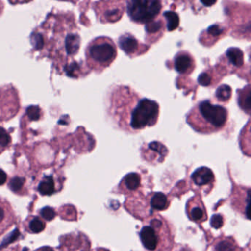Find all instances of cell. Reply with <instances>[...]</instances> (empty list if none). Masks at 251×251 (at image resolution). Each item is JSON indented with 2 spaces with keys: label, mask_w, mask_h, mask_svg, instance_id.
<instances>
[{
  "label": "cell",
  "mask_w": 251,
  "mask_h": 251,
  "mask_svg": "<svg viewBox=\"0 0 251 251\" xmlns=\"http://www.w3.org/2000/svg\"><path fill=\"white\" fill-rule=\"evenodd\" d=\"M15 221L11 205L5 200L0 199V234L9 228Z\"/></svg>",
  "instance_id": "obj_11"
},
{
  "label": "cell",
  "mask_w": 251,
  "mask_h": 251,
  "mask_svg": "<svg viewBox=\"0 0 251 251\" xmlns=\"http://www.w3.org/2000/svg\"><path fill=\"white\" fill-rule=\"evenodd\" d=\"M186 213L192 221L201 224L208 219L206 209L201 196L193 197L186 203Z\"/></svg>",
  "instance_id": "obj_8"
},
{
  "label": "cell",
  "mask_w": 251,
  "mask_h": 251,
  "mask_svg": "<svg viewBox=\"0 0 251 251\" xmlns=\"http://www.w3.org/2000/svg\"><path fill=\"white\" fill-rule=\"evenodd\" d=\"M7 181V174L4 170L0 169V186L5 184Z\"/></svg>",
  "instance_id": "obj_32"
},
{
  "label": "cell",
  "mask_w": 251,
  "mask_h": 251,
  "mask_svg": "<svg viewBox=\"0 0 251 251\" xmlns=\"http://www.w3.org/2000/svg\"><path fill=\"white\" fill-rule=\"evenodd\" d=\"M211 80H212V77L208 74V73H202L200 75L199 77H198V83L200 85L202 86H208L211 85Z\"/></svg>",
  "instance_id": "obj_30"
},
{
  "label": "cell",
  "mask_w": 251,
  "mask_h": 251,
  "mask_svg": "<svg viewBox=\"0 0 251 251\" xmlns=\"http://www.w3.org/2000/svg\"><path fill=\"white\" fill-rule=\"evenodd\" d=\"M231 88L227 85H222L216 92V98L221 102H227L231 98Z\"/></svg>",
  "instance_id": "obj_23"
},
{
  "label": "cell",
  "mask_w": 251,
  "mask_h": 251,
  "mask_svg": "<svg viewBox=\"0 0 251 251\" xmlns=\"http://www.w3.org/2000/svg\"><path fill=\"white\" fill-rule=\"evenodd\" d=\"M179 251H193L192 250H191L190 248H188V247H186V248H183V249L180 250Z\"/></svg>",
  "instance_id": "obj_35"
},
{
  "label": "cell",
  "mask_w": 251,
  "mask_h": 251,
  "mask_svg": "<svg viewBox=\"0 0 251 251\" xmlns=\"http://www.w3.org/2000/svg\"><path fill=\"white\" fill-rule=\"evenodd\" d=\"M40 251H54L53 249L50 247H43L42 249L40 250Z\"/></svg>",
  "instance_id": "obj_33"
},
{
  "label": "cell",
  "mask_w": 251,
  "mask_h": 251,
  "mask_svg": "<svg viewBox=\"0 0 251 251\" xmlns=\"http://www.w3.org/2000/svg\"><path fill=\"white\" fill-rule=\"evenodd\" d=\"M226 57L233 67L239 68L244 64L243 52L239 48H229L226 52Z\"/></svg>",
  "instance_id": "obj_18"
},
{
  "label": "cell",
  "mask_w": 251,
  "mask_h": 251,
  "mask_svg": "<svg viewBox=\"0 0 251 251\" xmlns=\"http://www.w3.org/2000/svg\"><path fill=\"white\" fill-rule=\"evenodd\" d=\"M224 220L221 214H215L211 217V225L214 228H220L223 226Z\"/></svg>",
  "instance_id": "obj_31"
},
{
  "label": "cell",
  "mask_w": 251,
  "mask_h": 251,
  "mask_svg": "<svg viewBox=\"0 0 251 251\" xmlns=\"http://www.w3.org/2000/svg\"><path fill=\"white\" fill-rule=\"evenodd\" d=\"M164 17H165L166 20H167V30L169 31H173L178 27L180 19H179L178 15L176 13L172 12V11H166L164 14Z\"/></svg>",
  "instance_id": "obj_20"
},
{
  "label": "cell",
  "mask_w": 251,
  "mask_h": 251,
  "mask_svg": "<svg viewBox=\"0 0 251 251\" xmlns=\"http://www.w3.org/2000/svg\"><path fill=\"white\" fill-rule=\"evenodd\" d=\"M88 66L95 71H102L108 67L117 57V48L109 38L94 39L86 50Z\"/></svg>",
  "instance_id": "obj_3"
},
{
  "label": "cell",
  "mask_w": 251,
  "mask_h": 251,
  "mask_svg": "<svg viewBox=\"0 0 251 251\" xmlns=\"http://www.w3.org/2000/svg\"><path fill=\"white\" fill-rule=\"evenodd\" d=\"M142 180L139 173H131L126 175L119 184V192L129 196L133 193H139V189L142 186Z\"/></svg>",
  "instance_id": "obj_9"
},
{
  "label": "cell",
  "mask_w": 251,
  "mask_h": 251,
  "mask_svg": "<svg viewBox=\"0 0 251 251\" xmlns=\"http://www.w3.org/2000/svg\"><path fill=\"white\" fill-rule=\"evenodd\" d=\"M20 109V97L15 88L11 85L0 88V122L11 120Z\"/></svg>",
  "instance_id": "obj_6"
},
{
  "label": "cell",
  "mask_w": 251,
  "mask_h": 251,
  "mask_svg": "<svg viewBox=\"0 0 251 251\" xmlns=\"http://www.w3.org/2000/svg\"><path fill=\"white\" fill-rule=\"evenodd\" d=\"M150 204L152 212L154 211H164L170 205V201L164 194L155 192L149 195Z\"/></svg>",
  "instance_id": "obj_15"
},
{
  "label": "cell",
  "mask_w": 251,
  "mask_h": 251,
  "mask_svg": "<svg viewBox=\"0 0 251 251\" xmlns=\"http://www.w3.org/2000/svg\"><path fill=\"white\" fill-rule=\"evenodd\" d=\"M139 236L148 251H170L174 245V234L170 223L160 215L145 221Z\"/></svg>",
  "instance_id": "obj_1"
},
{
  "label": "cell",
  "mask_w": 251,
  "mask_h": 251,
  "mask_svg": "<svg viewBox=\"0 0 251 251\" xmlns=\"http://www.w3.org/2000/svg\"><path fill=\"white\" fill-rule=\"evenodd\" d=\"M227 111L220 105H212L209 101L200 102L188 116L187 122L197 131L212 133L224 127L227 122Z\"/></svg>",
  "instance_id": "obj_2"
},
{
  "label": "cell",
  "mask_w": 251,
  "mask_h": 251,
  "mask_svg": "<svg viewBox=\"0 0 251 251\" xmlns=\"http://www.w3.org/2000/svg\"><path fill=\"white\" fill-rule=\"evenodd\" d=\"M161 9V2L158 0H133L127 2V14L136 23H151Z\"/></svg>",
  "instance_id": "obj_5"
},
{
  "label": "cell",
  "mask_w": 251,
  "mask_h": 251,
  "mask_svg": "<svg viewBox=\"0 0 251 251\" xmlns=\"http://www.w3.org/2000/svg\"><path fill=\"white\" fill-rule=\"evenodd\" d=\"M241 95H239V105L244 111H247L249 114L250 110V99H251V89L250 86L244 89L240 92Z\"/></svg>",
  "instance_id": "obj_21"
},
{
  "label": "cell",
  "mask_w": 251,
  "mask_h": 251,
  "mask_svg": "<svg viewBox=\"0 0 251 251\" xmlns=\"http://www.w3.org/2000/svg\"><path fill=\"white\" fill-rule=\"evenodd\" d=\"M214 251H240V248L233 238H219L214 244Z\"/></svg>",
  "instance_id": "obj_16"
},
{
  "label": "cell",
  "mask_w": 251,
  "mask_h": 251,
  "mask_svg": "<svg viewBox=\"0 0 251 251\" xmlns=\"http://www.w3.org/2000/svg\"><path fill=\"white\" fill-rule=\"evenodd\" d=\"M25 183V179L24 177L17 176V177H13L10 180L9 183H8V187L12 192L18 193V192L23 190Z\"/></svg>",
  "instance_id": "obj_25"
},
{
  "label": "cell",
  "mask_w": 251,
  "mask_h": 251,
  "mask_svg": "<svg viewBox=\"0 0 251 251\" xmlns=\"http://www.w3.org/2000/svg\"><path fill=\"white\" fill-rule=\"evenodd\" d=\"M163 23L161 21H152L146 25V31L148 34L152 35L158 33L163 27Z\"/></svg>",
  "instance_id": "obj_27"
},
{
  "label": "cell",
  "mask_w": 251,
  "mask_h": 251,
  "mask_svg": "<svg viewBox=\"0 0 251 251\" xmlns=\"http://www.w3.org/2000/svg\"><path fill=\"white\" fill-rule=\"evenodd\" d=\"M27 115L30 121L38 120L42 117V111L38 106H30L27 109Z\"/></svg>",
  "instance_id": "obj_28"
},
{
  "label": "cell",
  "mask_w": 251,
  "mask_h": 251,
  "mask_svg": "<svg viewBox=\"0 0 251 251\" xmlns=\"http://www.w3.org/2000/svg\"><path fill=\"white\" fill-rule=\"evenodd\" d=\"M119 45L127 55H133L139 50V41L130 34L120 36L119 39Z\"/></svg>",
  "instance_id": "obj_14"
},
{
  "label": "cell",
  "mask_w": 251,
  "mask_h": 251,
  "mask_svg": "<svg viewBox=\"0 0 251 251\" xmlns=\"http://www.w3.org/2000/svg\"><path fill=\"white\" fill-rule=\"evenodd\" d=\"M159 115V106L156 102L149 99L139 101L131 114L130 126L134 130H141L156 123Z\"/></svg>",
  "instance_id": "obj_4"
},
{
  "label": "cell",
  "mask_w": 251,
  "mask_h": 251,
  "mask_svg": "<svg viewBox=\"0 0 251 251\" xmlns=\"http://www.w3.org/2000/svg\"><path fill=\"white\" fill-rule=\"evenodd\" d=\"M224 28L219 25H214L207 29L205 34L207 36H211V39H214V41L217 40L221 35H223L224 32Z\"/></svg>",
  "instance_id": "obj_26"
},
{
  "label": "cell",
  "mask_w": 251,
  "mask_h": 251,
  "mask_svg": "<svg viewBox=\"0 0 251 251\" xmlns=\"http://www.w3.org/2000/svg\"><path fill=\"white\" fill-rule=\"evenodd\" d=\"M147 151H152L154 152L151 161H157V163H161L164 161V158L167 155V149L164 145L158 142H153L148 145Z\"/></svg>",
  "instance_id": "obj_17"
},
{
  "label": "cell",
  "mask_w": 251,
  "mask_h": 251,
  "mask_svg": "<svg viewBox=\"0 0 251 251\" xmlns=\"http://www.w3.org/2000/svg\"><path fill=\"white\" fill-rule=\"evenodd\" d=\"M11 144L9 133L4 127H0V153L7 149Z\"/></svg>",
  "instance_id": "obj_24"
},
{
  "label": "cell",
  "mask_w": 251,
  "mask_h": 251,
  "mask_svg": "<svg viewBox=\"0 0 251 251\" xmlns=\"http://www.w3.org/2000/svg\"><path fill=\"white\" fill-rule=\"evenodd\" d=\"M193 58L187 52H179L175 58V69L180 74H189L195 67Z\"/></svg>",
  "instance_id": "obj_12"
},
{
  "label": "cell",
  "mask_w": 251,
  "mask_h": 251,
  "mask_svg": "<svg viewBox=\"0 0 251 251\" xmlns=\"http://www.w3.org/2000/svg\"><path fill=\"white\" fill-rule=\"evenodd\" d=\"M39 193L42 195H52L55 192V182L52 176H45L38 187Z\"/></svg>",
  "instance_id": "obj_19"
},
{
  "label": "cell",
  "mask_w": 251,
  "mask_h": 251,
  "mask_svg": "<svg viewBox=\"0 0 251 251\" xmlns=\"http://www.w3.org/2000/svg\"><path fill=\"white\" fill-rule=\"evenodd\" d=\"M117 2H114V5H105V8L103 10L100 9V17L102 22L108 23H115L120 20L123 15V5H116Z\"/></svg>",
  "instance_id": "obj_13"
},
{
  "label": "cell",
  "mask_w": 251,
  "mask_h": 251,
  "mask_svg": "<svg viewBox=\"0 0 251 251\" xmlns=\"http://www.w3.org/2000/svg\"><path fill=\"white\" fill-rule=\"evenodd\" d=\"M250 189L247 188L234 186L232 194V205L235 210L240 211L244 215H248Z\"/></svg>",
  "instance_id": "obj_10"
},
{
  "label": "cell",
  "mask_w": 251,
  "mask_h": 251,
  "mask_svg": "<svg viewBox=\"0 0 251 251\" xmlns=\"http://www.w3.org/2000/svg\"><path fill=\"white\" fill-rule=\"evenodd\" d=\"M202 2L203 5H208L207 6H210V5H213V4L215 3V2L214 1H213V2Z\"/></svg>",
  "instance_id": "obj_34"
},
{
  "label": "cell",
  "mask_w": 251,
  "mask_h": 251,
  "mask_svg": "<svg viewBox=\"0 0 251 251\" xmlns=\"http://www.w3.org/2000/svg\"><path fill=\"white\" fill-rule=\"evenodd\" d=\"M194 189L198 192H202L208 195L214 187L215 177L211 169L202 167L198 168L191 176Z\"/></svg>",
  "instance_id": "obj_7"
},
{
  "label": "cell",
  "mask_w": 251,
  "mask_h": 251,
  "mask_svg": "<svg viewBox=\"0 0 251 251\" xmlns=\"http://www.w3.org/2000/svg\"><path fill=\"white\" fill-rule=\"evenodd\" d=\"M45 226L46 225L45 221L39 217H32L28 223L29 230L33 233H39L43 231Z\"/></svg>",
  "instance_id": "obj_22"
},
{
  "label": "cell",
  "mask_w": 251,
  "mask_h": 251,
  "mask_svg": "<svg viewBox=\"0 0 251 251\" xmlns=\"http://www.w3.org/2000/svg\"><path fill=\"white\" fill-rule=\"evenodd\" d=\"M41 217L47 221H52L55 217V210L51 207H45L40 211Z\"/></svg>",
  "instance_id": "obj_29"
}]
</instances>
